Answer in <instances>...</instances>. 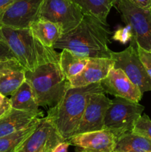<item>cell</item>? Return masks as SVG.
Returning <instances> with one entry per match:
<instances>
[{
	"label": "cell",
	"mask_w": 151,
	"mask_h": 152,
	"mask_svg": "<svg viewBox=\"0 0 151 152\" xmlns=\"http://www.w3.org/2000/svg\"><path fill=\"white\" fill-rule=\"evenodd\" d=\"M120 1H121V0H111V1H112L113 7H115V6H116V4H118V3Z\"/></svg>",
	"instance_id": "cell-31"
},
{
	"label": "cell",
	"mask_w": 151,
	"mask_h": 152,
	"mask_svg": "<svg viewBox=\"0 0 151 152\" xmlns=\"http://www.w3.org/2000/svg\"><path fill=\"white\" fill-rule=\"evenodd\" d=\"M144 107L139 102L115 97L111 99L104 120V129L115 139L132 132L135 123L143 113Z\"/></svg>",
	"instance_id": "cell-5"
},
{
	"label": "cell",
	"mask_w": 151,
	"mask_h": 152,
	"mask_svg": "<svg viewBox=\"0 0 151 152\" xmlns=\"http://www.w3.org/2000/svg\"><path fill=\"white\" fill-rule=\"evenodd\" d=\"M43 0H15L0 19V24L16 29L29 28L39 18Z\"/></svg>",
	"instance_id": "cell-9"
},
{
	"label": "cell",
	"mask_w": 151,
	"mask_h": 152,
	"mask_svg": "<svg viewBox=\"0 0 151 152\" xmlns=\"http://www.w3.org/2000/svg\"><path fill=\"white\" fill-rule=\"evenodd\" d=\"M84 15L72 0H43L39 18L58 25L65 34L75 28Z\"/></svg>",
	"instance_id": "cell-8"
},
{
	"label": "cell",
	"mask_w": 151,
	"mask_h": 152,
	"mask_svg": "<svg viewBox=\"0 0 151 152\" xmlns=\"http://www.w3.org/2000/svg\"><path fill=\"white\" fill-rule=\"evenodd\" d=\"M87 62V58L78 56L68 49H63L59 53V67L68 80L79 74L84 69Z\"/></svg>",
	"instance_id": "cell-20"
},
{
	"label": "cell",
	"mask_w": 151,
	"mask_h": 152,
	"mask_svg": "<svg viewBox=\"0 0 151 152\" xmlns=\"http://www.w3.org/2000/svg\"><path fill=\"white\" fill-rule=\"evenodd\" d=\"M132 4L141 8L151 10V0H129Z\"/></svg>",
	"instance_id": "cell-28"
},
{
	"label": "cell",
	"mask_w": 151,
	"mask_h": 152,
	"mask_svg": "<svg viewBox=\"0 0 151 152\" xmlns=\"http://www.w3.org/2000/svg\"><path fill=\"white\" fill-rule=\"evenodd\" d=\"M12 108L30 112H41L31 86L26 80L10 95Z\"/></svg>",
	"instance_id": "cell-17"
},
{
	"label": "cell",
	"mask_w": 151,
	"mask_h": 152,
	"mask_svg": "<svg viewBox=\"0 0 151 152\" xmlns=\"http://www.w3.org/2000/svg\"><path fill=\"white\" fill-rule=\"evenodd\" d=\"M113 152H151V141L130 132L116 140Z\"/></svg>",
	"instance_id": "cell-19"
},
{
	"label": "cell",
	"mask_w": 151,
	"mask_h": 152,
	"mask_svg": "<svg viewBox=\"0 0 151 152\" xmlns=\"http://www.w3.org/2000/svg\"><path fill=\"white\" fill-rule=\"evenodd\" d=\"M0 40L7 45L16 59L27 71L50 62H59V53L43 45L30 28L16 29L0 24Z\"/></svg>",
	"instance_id": "cell-3"
},
{
	"label": "cell",
	"mask_w": 151,
	"mask_h": 152,
	"mask_svg": "<svg viewBox=\"0 0 151 152\" xmlns=\"http://www.w3.org/2000/svg\"><path fill=\"white\" fill-rule=\"evenodd\" d=\"M67 141L81 148V152H113L116 139L110 132L102 129L76 134Z\"/></svg>",
	"instance_id": "cell-13"
},
{
	"label": "cell",
	"mask_w": 151,
	"mask_h": 152,
	"mask_svg": "<svg viewBox=\"0 0 151 152\" xmlns=\"http://www.w3.org/2000/svg\"><path fill=\"white\" fill-rule=\"evenodd\" d=\"M33 35L45 46L53 48L56 42L63 35L62 29L56 24L38 18L30 26Z\"/></svg>",
	"instance_id": "cell-18"
},
{
	"label": "cell",
	"mask_w": 151,
	"mask_h": 152,
	"mask_svg": "<svg viewBox=\"0 0 151 152\" xmlns=\"http://www.w3.org/2000/svg\"><path fill=\"white\" fill-rule=\"evenodd\" d=\"M101 85L105 93L110 94L115 97L139 102L143 96L140 89L119 68L113 67L106 78L101 81Z\"/></svg>",
	"instance_id": "cell-12"
},
{
	"label": "cell",
	"mask_w": 151,
	"mask_h": 152,
	"mask_svg": "<svg viewBox=\"0 0 151 152\" xmlns=\"http://www.w3.org/2000/svg\"><path fill=\"white\" fill-rule=\"evenodd\" d=\"M112 32L108 25L94 16L84 14L80 23L63 34L53 45L54 49H68L84 58L110 59L112 50L108 47Z\"/></svg>",
	"instance_id": "cell-1"
},
{
	"label": "cell",
	"mask_w": 151,
	"mask_h": 152,
	"mask_svg": "<svg viewBox=\"0 0 151 152\" xmlns=\"http://www.w3.org/2000/svg\"><path fill=\"white\" fill-rule=\"evenodd\" d=\"M82 10L84 14L94 16L107 25V18L113 7L111 0H72Z\"/></svg>",
	"instance_id": "cell-21"
},
{
	"label": "cell",
	"mask_w": 151,
	"mask_h": 152,
	"mask_svg": "<svg viewBox=\"0 0 151 152\" xmlns=\"http://www.w3.org/2000/svg\"><path fill=\"white\" fill-rule=\"evenodd\" d=\"M14 1L15 0H0V19L4 12Z\"/></svg>",
	"instance_id": "cell-30"
},
{
	"label": "cell",
	"mask_w": 151,
	"mask_h": 152,
	"mask_svg": "<svg viewBox=\"0 0 151 152\" xmlns=\"http://www.w3.org/2000/svg\"><path fill=\"white\" fill-rule=\"evenodd\" d=\"M122 20L133 30V37L139 47L151 51V10L141 8L129 0H121L115 6Z\"/></svg>",
	"instance_id": "cell-7"
},
{
	"label": "cell",
	"mask_w": 151,
	"mask_h": 152,
	"mask_svg": "<svg viewBox=\"0 0 151 152\" xmlns=\"http://www.w3.org/2000/svg\"><path fill=\"white\" fill-rule=\"evenodd\" d=\"M47 152H52V150H51V151H47Z\"/></svg>",
	"instance_id": "cell-32"
},
{
	"label": "cell",
	"mask_w": 151,
	"mask_h": 152,
	"mask_svg": "<svg viewBox=\"0 0 151 152\" xmlns=\"http://www.w3.org/2000/svg\"><path fill=\"white\" fill-rule=\"evenodd\" d=\"M93 93H105L101 83L84 87L70 88L60 102L47 111L46 117L65 141L75 135L89 96Z\"/></svg>",
	"instance_id": "cell-2"
},
{
	"label": "cell",
	"mask_w": 151,
	"mask_h": 152,
	"mask_svg": "<svg viewBox=\"0 0 151 152\" xmlns=\"http://www.w3.org/2000/svg\"><path fill=\"white\" fill-rule=\"evenodd\" d=\"M132 132L151 141V120L147 114L141 115L135 123Z\"/></svg>",
	"instance_id": "cell-23"
},
{
	"label": "cell",
	"mask_w": 151,
	"mask_h": 152,
	"mask_svg": "<svg viewBox=\"0 0 151 152\" xmlns=\"http://www.w3.org/2000/svg\"><path fill=\"white\" fill-rule=\"evenodd\" d=\"M70 146V143L68 141L65 140L63 142H61L58 144L53 150L52 152H68V147Z\"/></svg>",
	"instance_id": "cell-29"
},
{
	"label": "cell",
	"mask_w": 151,
	"mask_h": 152,
	"mask_svg": "<svg viewBox=\"0 0 151 152\" xmlns=\"http://www.w3.org/2000/svg\"><path fill=\"white\" fill-rule=\"evenodd\" d=\"M110 103L111 99L105 96V93L90 94L75 135L102 130L105 114Z\"/></svg>",
	"instance_id": "cell-11"
},
{
	"label": "cell",
	"mask_w": 151,
	"mask_h": 152,
	"mask_svg": "<svg viewBox=\"0 0 151 152\" xmlns=\"http://www.w3.org/2000/svg\"><path fill=\"white\" fill-rule=\"evenodd\" d=\"M78 152H81V151H78Z\"/></svg>",
	"instance_id": "cell-33"
},
{
	"label": "cell",
	"mask_w": 151,
	"mask_h": 152,
	"mask_svg": "<svg viewBox=\"0 0 151 152\" xmlns=\"http://www.w3.org/2000/svg\"><path fill=\"white\" fill-rule=\"evenodd\" d=\"M10 58H16L14 54L7 45L3 41L0 40V60L6 59H10Z\"/></svg>",
	"instance_id": "cell-27"
},
{
	"label": "cell",
	"mask_w": 151,
	"mask_h": 152,
	"mask_svg": "<svg viewBox=\"0 0 151 152\" xmlns=\"http://www.w3.org/2000/svg\"><path fill=\"white\" fill-rule=\"evenodd\" d=\"M110 59L114 62L113 68L123 71L142 93L151 91V79L141 61L134 39H131L129 47L122 51H112Z\"/></svg>",
	"instance_id": "cell-6"
},
{
	"label": "cell",
	"mask_w": 151,
	"mask_h": 152,
	"mask_svg": "<svg viewBox=\"0 0 151 152\" xmlns=\"http://www.w3.org/2000/svg\"><path fill=\"white\" fill-rule=\"evenodd\" d=\"M63 141L65 140L47 117H41L35 130L16 152H47Z\"/></svg>",
	"instance_id": "cell-10"
},
{
	"label": "cell",
	"mask_w": 151,
	"mask_h": 152,
	"mask_svg": "<svg viewBox=\"0 0 151 152\" xmlns=\"http://www.w3.org/2000/svg\"><path fill=\"white\" fill-rule=\"evenodd\" d=\"M137 48L141 61H142L148 76L151 79V52L144 50L142 48L139 47L138 45Z\"/></svg>",
	"instance_id": "cell-25"
},
{
	"label": "cell",
	"mask_w": 151,
	"mask_h": 152,
	"mask_svg": "<svg viewBox=\"0 0 151 152\" xmlns=\"http://www.w3.org/2000/svg\"><path fill=\"white\" fill-rule=\"evenodd\" d=\"M26 71L16 58L0 60V94L11 95L25 80Z\"/></svg>",
	"instance_id": "cell-15"
},
{
	"label": "cell",
	"mask_w": 151,
	"mask_h": 152,
	"mask_svg": "<svg viewBox=\"0 0 151 152\" xmlns=\"http://www.w3.org/2000/svg\"><path fill=\"white\" fill-rule=\"evenodd\" d=\"M133 37V30L130 25H127V26L124 28H120L116 30L113 35L112 39L115 41L122 43V44H125L127 42L130 41Z\"/></svg>",
	"instance_id": "cell-24"
},
{
	"label": "cell",
	"mask_w": 151,
	"mask_h": 152,
	"mask_svg": "<svg viewBox=\"0 0 151 152\" xmlns=\"http://www.w3.org/2000/svg\"><path fill=\"white\" fill-rule=\"evenodd\" d=\"M25 80L31 86L40 107L55 106L70 88L59 62H50L26 71Z\"/></svg>",
	"instance_id": "cell-4"
},
{
	"label": "cell",
	"mask_w": 151,
	"mask_h": 152,
	"mask_svg": "<svg viewBox=\"0 0 151 152\" xmlns=\"http://www.w3.org/2000/svg\"><path fill=\"white\" fill-rule=\"evenodd\" d=\"M113 60L107 58H89L84 69L70 80V88L84 87L101 83L113 67Z\"/></svg>",
	"instance_id": "cell-14"
},
{
	"label": "cell",
	"mask_w": 151,
	"mask_h": 152,
	"mask_svg": "<svg viewBox=\"0 0 151 152\" xmlns=\"http://www.w3.org/2000/svg\"><path fill=\"white\" fill-rule=\"evenodd\" d=\"M40 118L41 117L36 119L30 124L21 130L0 137V152H16L22 142L35 130Z\"/></svg>",
	"instance_id": "cell-22"
},
{
	"label": "cell",
	"mask_w": 151,
	"mask_h": 152,
	"mask_svg": "<svg viewBox=\"0 0 151 152\" xmlns=\"http://www.w3.org/2000/svg\"><path fill=\"white\" fill-rule=\"evenodd\" d=\"M150 52H151V51H150Z\"/></svg>",
	"instance_id": "cell-34"
},
{
	"label": "cell",
	"mask_w": 151,
	"mask_h": 152,
	"mask_svg": "<svg viewBox=\"0 0 151 152\" xmlns=\"http://www.w3.org/2000/svg\"><path fill=\"white\" fill-rule=\"evenodd\" d=\"M11 108L10 99L7 98V96L0 94V118L7 114L11 110Z\"/></svg>",
	"instance_id": "cell-26"
},
{
	"label": "cell",
	"mask_w": 151,
	"mask_h": 152,
	"mask_svg": "<svg viewBox=\"0 0 151 152\" xmlns=\"http://www.w3.org/2000/svg\"><path fill=\"white\" fill-rule=\"evenodd\" d=\"M42 116L41 111L35 113L11 108L7 114L0 118V137L24 129Z\"/></svg>",
	"instance_id": "cell-16"
}]
</instances>
